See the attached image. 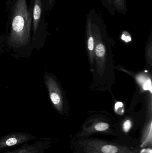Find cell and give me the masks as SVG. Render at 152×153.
<instances>
[{"instance_id": "6da1fadb", "label": "cell", "mask_w": 152, "mask_h": 153, "mask_svg": "<svg viewBox=\"0 0 152 153\" xmlns=\"http://www.w3.org/2000/svg\"><path fill=\"white\" fill-rule=\"evenodd\" d=\"M5 14L11 42L26 45L32 25V10L27 0H6Z\"/></svg>"}, {"instance_id": "7a4b0ae2", "label": "cell", "mask_w": 152, "mask_h": 153, "mask_svg": "<svg viewBox=\"0 0 152 153\" xmlns=\"http://www.w3.org/2000/svg\"><path fill=\"white\" fill-rule=\"evenodd\" d=\"M79 145L85 153H138L136 149H130L126 146L91 138L79 142Z\"/></svg>"}, {"instance_id": "3957f363", "label": "cell", "mask_w": 152, "mask_h": 153, "mask_svg": "<svg viewBox=\"0 0 152 153\" xmlns=\"http://www.w3.org/2000/svg\"><path fill=\"white\" fill-rule=\"evenodd\" d=\"M46 83L52 102L57 110L62 112L63 100L61 92L57 83L52 77L49 76H46Z\"/></svg>"}, {"instance_id": "277c9868", "label": "cell", "mask_w": 152, "mask_h": 153, "mask_svg": "<svg viewBox=\"0 0 152 153\" xmlns=\"http://www.w3.org/2000/svg\"><path fill=\"white\" fill-rule=\"evenodd\" d=\"M26 136L21 134H13L5 137L0 140V148L12 146L26 141Z\"/></svg>"}, {"instance_id": "5b68a950", "label": "cell", "mask_w": 152, "mask_h": 153, "mask_svg": "<svg viewBox=\"0 0 152 153\" xmlns=\"http://www.w3.org/2000/svg\"><path fill=\"white\" fill-rule=\"evenodd\" d=\"M152 144V120L147 124L143 131L141 138V148H144L148 146H151Z\"/></svg>"}, {"instance_id": "8992f818", "label": "cell", "mask_w": 152, "mask_h": 153, "mask_svg": "<svg viewBox=\"0 0 152 153\" xmlns=\"http://www.w3.org/2000/svg\"><path fill=\"white\" fill-rule=\"evenodd\" d=\"M109 128V125L106 122H98L93 127L88 128H84L83 132L80 134V136H89L96 132H105Z\"/></svg>"}, {"instance_id": "52a82bcc", "label": "cell", "mask_w": 152, "mask_h": 153, "mask_svg": "<svg viewBox=\"0 0 152 153\" xmlns=\"http://www.w3.org/2000/svg\"><path fill=\"white\" fill-rule=\"evenodd\" d=\"M112 3L120 13L126 14L127 11L126 0H112Z\"/></svg>"}, {"instance_id": "ba28073f", "label": "cell", "mask_w": 152, "mask_h": 153, "mask_svg": "<svg viewBox=\"0 0 152 153\" xmlns=\"http://www.w3.org/2000/svg\"><path fill=\"white\" fill-rule=\"evenodd\" d=\"M95 54L98 57H103L106 53L104 46L101 43L97 44L95 47Z\"/></svg>"}, {"instance_id": "9c48e42d", "label": "cell", "mask_w": 152, "mask_h": 153, "mask_svg": "<svg viewBox=\"0 0 152 153\" xmlns=\"http://www.w3.org/2000/svg\"><path fill=\"white\" fill-rule=\"evenodd\" d=\"M44 2L46 11H50L54 7L56 0H44Z\"/></svg>"}, {"instance_id": "30bf717a", "label": "cell", "mask_w": 152, "mask_h": 153, "mask_svg": "<svg viewBox=\"0 0 152 153\" xmlns=\"http://www.w3.org/2000/svg\"><path fill=\"white\" fill-rule=\"evenodd\" d=\"M115 111L119 115H122L124 112V107L123 103L120 102H116L115 106Z\"/></svg>"}, {"instance_id": "8fae6325", "label": "cell", "mask_w": 152, "mask_h": 153, "mask_svg": "<svg viewBox=\"0 0 152 153\" xmlns=\"http://www.w3.org/2000/svg\"><path fill=\"white\" fill-rule=\"evenodd\" d=\"M132 126V121L129 120H127L123 124V130L125 133L129 132Z\"/></svg>"}, {"instance_id": "7c38bea8", "label": "cell", "mask_w": 152, "mask_h": 153, "mask_svg": "<svg viewBox=\"0 0 152 153\" xmlns=\"http://www.w3.org/2000/svg\"><path fill=\"white\" fill-rule=\"evenodd\" d=\"M140 153H152V150L151 148H145L142 149Z\"/></svg>"}, {"instance_id": "4fadbf2b", "label": "cell", "mask_w": 152, "mask_h": 153, "mask_svg": "<svg viewBox=\"0 0 152 153\" xmlns=\"http://www.w3.org/2000/svg\"><path fill=\"white\" fill-rule=\"evenodd\" d=\"M107 1H108V3L109 4H112V0H107Z\"/></svg>"}]
</instances>
